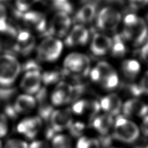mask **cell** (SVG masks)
Instances as JSON below:
<instances>
[{
    "instance_id": "cell-22",
    "label": "cell",
    "mask_w": 148,
    "mask_h": 148,
    "mask_svg": "<svg viewBox=\"0 0 148 148\" xmlns=\"http://www.w3.org/2000/svg\"><path fill=\"white\" fill-rule=\"evenodd\" d=\"M113 118L110 115L105 113L96 116L92 121V126L101 135L107 134L113 125Z\"/></svg>"
},
{
    "instance_id": "cell-33",
    "label": "cell",
    "mask_w": 148,
    "mask_h": 148,
    "mask_svg": "<svg viewBox=\"0 0 148 148\" xmlns=\"http://www.w3.org/2000/svg\"><path fill=\"white\" fill-rule=\"evenodd\" d=\"M5 148H29V146L25 141L12 138L8 140L5 144Z\"/></svg>"
},
{
    "instance_id": "cell-37",
    "label": "cell",
    "mask_w": 148,
    "mask_h": 148,
    "mask_svg": "<svg viewBox=\"0 0 148 148\" xmlns=\"http://www.w3.org/2000/svg\"><path fill=\"white\" fill-rule=\"evenodd\" d=\"M129 3L133 9H140L148 4V0H129Z\"/></svg>"
},
{
    "instance_id": "cell-36",
    "label": "cell",
    "mask_w": 148,
    "mask_h": 148,
    "mask_svg": "<svg viewBox=\"0 0 148 148\" xmlns=\"http://www.w3.org/2000/svg\"><path fill=\"white\" fill-rule=\"evenodd\" d=\"M142 93H146L148 95V71L144 74L142 77L140 83L139 84Z\"/></svg>"
},
{
    "instance_id": "cell-10",
    "label": "cell",
    "mask_w": 148,
    "mask_h": 148,
    "mask_svg": "<svg viewBox=\"0 0 148 148\" xmlns=\"http://www.w3.org/2000/svg\"><path fill=\"white\" fill-rule=\"evenodd\" d=\"M71 19L68 14L58 11L54 15L49 28V32L53 37H63L68 33L71 26Z\"/></svg>"
},
{
    "instance_id": "cell-12",
    "label": "cell",
    "mask_w": 148,
    "mask_h": 148,
    "mask_svg": "<svg viewBox=\"0 0 148 148\" xmlns=\"http://www.w3.org/2000/svg\"><path fill=\"white\" fill-rule=\"evenodd\" d=\"M21 16L23 23L28 28L39 33H44L46 31V18L42 12L29 10Z\"/></svg>"
},
{
    "instance_id": "cell-25",
    "label": "cell",
    "mask_w": 148,
    "mask_h": 148,
    "mask_svg": "<svg viewBox=\"0 0 148 148\" xmlns=\"http://www.w3.org/2000/svg\"><path fill=\"white\" fill-rule=\"evenodd\" d=\"M112 54L114 57H121L125 55L126 52L125 45L123 43L122 37L120 35H116L112 40Z\"/></svg>"
},
{
    "instance_id": "cell-19",
    "label": "cell",
    "mask_w": 148,
    "mask_h": 148,
    "mask_svg": "<svg viewBox=\"0 0 148 148\" xmlns=\"http://www.w3.org/2000/svg\"><path fill=\"white\" fill-rule=\"evenodd\" d=\"M99 104L101 109L111 116L119 114L123 106L121 99L116 94H110L103 97Z\"/></svg>"
},
{
    "instance_id": "cell-8",
    "label": "cell",
    "mask_w": 148,
    "mask_h": 148,
    "mask_svg": "<svg viewBox=\"0 0 148 148\" xmlns=\"http://www.w3.org/2000/svg\"><path fill=\"white\" fill-rule=\"evenodd\" d=\"M50 127L55 133L69 129L73 123L72 112L70 109L54 110L49 118Z\"/></svg>"
},
{
    "instance_id": "cell-29",
    "label": "cell",
    "mask_w": 148,
    "mask_h": 148,
    "mask_svg": "<svg viewBox=\"0 0 148 148\" xmlns=\"http://www.w3.org/2000/svg\"><path fill=\"white\" fill-rule=\"evenodd\" d=\"M61 75L58 71H47L42 74V81L45 84H54L59 81Z\"/></svg>"
},
{
    "instance_id": "cell-39",
    "label": "cell",
    "mask_w": 148,
    "mask_h": 148,
    "mask_svg": "<svg viewBox=\"0 0 148 148\" xmlns=\"http://www.w3.org/2000/svg\"><path fill=\"white\" fill-rule=\"evenodd\" d=\"M29 148H50L46 142L44 141H35L29 146Z\"/></svg>"
},
{
    "instance_id": "cell-30",
    "label": "cell",
    "mask_w": 148,
    "mask_h": 148,
    "mask_svg": "<svg viewBox=\"0 0 148 148\" xmlns=\"http://www.w3.org/2000/svg\"><path fill=\"white\" fill-rule=\"evenodd\" d=\"M52 3L59 12H63L68 15V13L72 11V6L68 0H52Z\"/></svg>"
},
{
    "instance_id": "cell-26",
    "label": "cell",
    "mask_w": 148,
    "mask_h": 148,
    "mask_svg": "<svg viewBox=\"0 0 148 148\" xmlns=\"http://www.w3.org/2000/svg\"><path fill=\"white\" fill-rule=\"evenodd\" d=\"M52 139L53 148H72V140L69 136L58 134Z\"/></svg>"
},
{
    "instance_id": "cell-3",
    "label": "cell",
    "mask_w": 148,
    "mask_h": 148,
    "mask_svg": "<svg viewBox=\"0 0 148 148\" xmlns=\"http://www.w3.org/2000/svg\"><path fill=\"white\" fill-rule=\"evenodd\" d=\"M139 129L135 123L123 116L116 119L114 126V138L124 143H133L138 138Z\"/></svg>"
},
{
    "instance_id": "cell-44",
    "label": "cell",
    "mask_w": 148,
    "mask_h": 148,
    "mask_svg": "<svg viewBox=\"0 0 148 148\" xmlns=\"http://www.w3.org/2000/svg\"><path fill=\"white\" fill-rule=\"evenodd\" d=\"M144 148H148V146H146V147H144Z\"/></svg>"
},
{
    "instance_id": "cell-34",
    "label": "cell",
    "mask_w": 148,
    "mask_h": 148,
    "mask_svg": "<svg viewBox=\"0 0 148 148\" xmlns=\"http://www.w3.org/2000/svg\"><path fill=\"white\" fill-rule=\"evenodd\" d=\"M8 22V12L6 7L0 2V30L9 25Z\"/></svg>"
},
{
    "instance_id": "cell-11",
    "label": "cell",
    "mask_w": 148,
    "mask_h": 148,
    "mask_svg": "<svg viewBox=\"0 0 148 148\" xmlns=\"http://www.w3.org/2000/svg\"><path fill=\"white\" fill-rule=\"evenodd\" d=\"M42 125V119L38 116L28 117L18 123L17 131L25 138L33 140L37 136Z\"/></svg>"
},
{
    "instance_id": "cell-43",
    "label": "cell",
    "mask_w": 148,
    "mask_h": 148,
    "mask_svg": "<svg viewBox=\"0 0 148 148\" xmlns=\"http://www.w3.org/2000/svg\"><path fill=\"white\" fill-rule=\"evenodd\" d=\"M5 1V0H0V1Z\"/></svg>"
},
{
    "instance_id": "cell-40",
    "label": "cell",
    "mask_w": 148,
    "mask_h": 148,
    "mask_svg": "<svg viewBox=\"0 0 148 148\" xmlns=\"http://www.w3.org/2000/svg\"><path fill=\"white\" fill-rule=\"evenodd\" d=\"M142 131L144 135L148 136V115L145 116L141 126Z\"/></svg>"
},
{
    "instance_id": "cell-17",
    "label": "cell",
    "mask_w": 148,
    "mask_h": 148,
    "mask_svg": "<svg viewBox=\"0 0 148 148\" xmlns=\"http://www.w3.org/2000/svg\"><path fill=\"white\" fill-rule=\"evenodd\" d=\"M100 109L101 107L99 102L96 100H79L74 102L72 106V111L76 114H88L90 117L94 118L99 112Z\"/></svg>"
},
{
    "instance_id": "cell-18",
    "label": "cell",
    "mask_w": 148,
    "mask_h": 148,
    "mask_svg": "<svg viewBox=\"0 0 148 148\" xmlns=\"http://www.w3.org/2000/svg\"><path fill=\"white\" fill-rule=\"evenodd\" d=\"M36 99L33 95L23 93L17 96L12 108L16 114H24L32 111L36 107Z\"/></svg>"
},
{
    "instance_id": "cell-13",
    "label": "cell",
    "mask_w": 148,
    "mask_h": 148,
    "mask_svg": "<svg viewBox=\"0 0 148 148\" xmlns=\"http://www.w3.org/2000/svg\"><path fill=\"white\" fill-rule=\"evenodd\" d=\"M35 38L29 31L22 30L16 37L14 47L16 51L23 55H27L35 46Z\"/></svg>"
},
{
    "instance_id": "cell-20",
    "label": "cell",
    "mask_w": 148,
    "mask_h": 148,
    "mask_svg": "<svg viewBox=\"0 0 148 148\" xmlns=\"http://www.w3.org/2000/svg\"><path fill=\"white\" fill-rule=\"evenodd\" d=\"M72 86L65 82H60L54 89L51 96V103L55 106L67 104Z\"/></svg>"
},
{
    "instance_id": "cell-2",
    "label": "cell",
    "mask_w": 148,
    "mask_h": 148,
    "mask_svg": "<svg viewBox=\"0 0 148 148\" xmlns=\"http://www.w3.org/2000/svg\"><path fill=\"white\" fill-rule=\"evenodd\" d=\"M22 67L19 61L10 54H0V87L12 86L19 76Z\"/></svg>"
},
{
    "instance_id": "cell-6",
    "label": "cell",
    "mask_w": 148,
    "mask_h": 148,
    "mask_svg": "<svg viewBox=\"0 0 148 148\" xmlns=\"http://www.w3.org/2000/svg\"><path fill=\"white\" fill-rule=\"evenodd\" d=\"M121 20L120 12L112 7H104L100 10L97 17V26L100 30L114 31Z\"/></svg>"
},
{
    "instance_id": "cell-31",
    "label": "cell",
    "mask_w": 148,
    "mask_h": 148,
    "mask_svg": "<svg viewBox=\"0 0 148 148\" xmlns=\"http://www.w3.org/2000/svg\"><path fill=\"white\" fill-rule=\"evenodd\" d=\"M84 91H85V86L84 85L77 84L75 86H72L68 103L76 102L77 100L79 99V97L84 93Z\"/></svg>"
},
{
    "instance_id": "cell-35",
    "label": "cell",
    "mask_w": 148,
    "mask_h": 148,
    "mask_svg": "<svg viewBox=\"0 0 148 148\" xmlns=\"http://www.w3.org/2000/svg\"><path fill=\"white\" fill-rule=\"evenodd\" d=\"M9 123L7 117L3 113L0 112V138L4 137L8 133Z\"/></svg>"
},
{
    "instance_id": "cell-16",
    "label": "cell",
    "mask_w": 148,
    "mask_h": 148,
    "mask_svg": "<svg viewBox=\"0 0 148 148\" xmlns=\"http://www.w3.org/2000/svg\"><path fill=\"white\" fill-rule=\"evenodd\" d=\"M112 44V39L109 37L104 34L96 33L91 42V52L97 56L104 55L111 49Z\"/></svg>"
},
{
    "instance_id": "cell-38",
    "label": "cell",
    "mask_w": 148,
    "mask_h": 148,
    "mask_svg": "<svg viewBox=\"0 0 148 148\" xmlns=\"http://www.w3.org/2000/svg\"><path fill=\"white\" fill-rule=\"evenodd\" d=\"M140 55L145 62L148 65V39L142 47L140 51Z\"/></svg>"
},
{
    "instance_id": "cell-15",
    "label": "cell",
    "mask_w": 148,
    "mask_h": 148,
    "mask_svg": "<svg viewBox=\"0 0 148 148\" xmlns=\"http://www.w3.org/2000/svg\"><path fill=\"white\" fill-rule=\"evenodd\" d=\"M122 110L125 117L142 118L146 116L148 113L147 106L138 99H129L122 106Z\"/></svg>"
},
{
    "instance_id": "cell-14",
    "label": "cell",
    "mask_w": 148,
    "mask_h": 148,
    "mask_svg": "<svg viewBox=\"0 0 148 148\" xmlns=\"http://www.w3.org/2000/svg\"><path fill=\"white\" fill-rule=\"evenodd\" d=\"M88 30L82 25H76L68 33L65 39V44L70 47L84 45L88 42Z\"/></svg>"
},
{
    "instance_id": "cell-21",
    "label": "cell",
    "mask_w": 148,
    "mask_h": 148,
    "mask_svg": "<svg viewBox=\"0 0 148 148\" xmlns=\"http://www.w3.org/2000/svg\"><path fill=\"white\" fill-rule=\"evenodd\" d=\"M36 104L38 106V112L40 118L45 121L49 120L51 113L53 112V108L50 104L47 99V93L45 88H41L36 93L35 98Z\"/></svg>"
},
{
    "instance_id": "cell-1",
    "label": "cell",
    "mask_w": 148,
    "mask_h": 148,
    "mask_svg": "<svg viewBox=\"0 0 148 148\" xmlns=\"http://www.w3.org/2000/svg\"><path fill=\"white\" fill-rule=\"evenodd\" d=\"M148 28L143 18L134 14H129L124 18L122 37L138 46L146 41Z\"/></svg>"
},
{
    "instance_id": "cell-5",
    "label": "cell",
    "mask_w": 148,
    "mask_h": 148,
    "mask_svg": "<svg viewBox=\"0 0 148 148\" xmlns=\"http://www.w3.org/2000/svg\"><path fill=\"white\" fill-rule=\"evenodd\" d=\"M63 48V44L59 39L49 36L42 40L37 47V55L42 61L53 62L60 57Z\"/></svg>"
},
{
    "instance_id": "cell-41",
    "label": "cell",
    "mask_w": 148,
    "mask_h": 148,
    "mask_svg": "<svg viewBox=\"0 0 148 148\" xmlns=\"http://www.w3.org/2000/svg\"><path fill=\"white\" fill-rule=\"evenodd\" d=\"M0 148H3L2 144H1V141H0Z\"/></svg>"
},
{
    "instance_id": "cell-42",
    "label": "cell",
    "mask_w": 148,
    "mask_h": 148,
    "mask_svg": "<svg viewBox=\"0 0 148 148\" xmlns=\"http://www.w3.org/2000/svg\"><path fill=\"white\" fill-rule=\"evenodd\" d=\"M135 148H144V147H136Z\"/></svg>"
},
{
    "instance_id": "cell-7",
    "label": "cell",
    "mask_w": 148,
    "mask_h": 148,
    "mask_svg": "<svg viewBox=\"0 0 148 148\" xmlns=\"http://www.w3.org/2000/svg\"><path fill=\"white\" fill-rule=\"evenodd\" d=\"M99 73V83L105 89L112 90L118 86V76L112 65L106 62H100L96 67Z\"/></svg>"
},
{
    "instance_id": "cell-45",
    "label": "cell",
    "mask_w": 148,
    "mask_h": 148,
    "mask_svg": "<svg viewBox=\"0 0 148 148\" xmlns=\"http://www.w3.org/2000/svg\"><path fill=\"white\" fill-rule=\"evenodd\" d=\"M147 109H148V106H147Z\"/></svg>"
},
{
    "instance_id": "cell-28",
    "label": "cell",
    "mask_w": 148,
    "mask_h": 148,
    "mask_svg": "<svg viewBox=\"0 0 148 148\" xmlns=\"http://www.w3.org/2000/svg\"><path fill=\"white\" fill-rule=\"evenodd\" d=\"M39 0H14L15 7L17 11L21 15L29 10Z\"/></svg>"
},
{
    "instance_id": "cell-32",
    "label": "cell",
    "mask_w": 148,
    "mask_h": 148,
    "mask_svg": "<svg viewBox=\"0 0 148 148\" xmlns=\"http://www.w3.org/2000/svg\"><path fill=\"white\" fill-rule=\"evenodd\" d=\"M85 129L84 124L80 121L72 123L69 127L70 133L74 137H80Z\"/></svg>"
},
{
    "instance_id": "cell-4",
    "label": "cell",
    "mask_w": 148,
    "mask_h": 148,
    "mask_svg": "<svg viewBox=\"0 0 148 148\" xmlns=\"http://www.w3.org/2000/svg\"><path fill=\"white\" fill-rule=\"evenodd\" d=\"M65 71L73 76H86L90 71V61L86 55L80 53H72L65 58Z\"/></svg>"
},
{
    "instance_id": "cell-23",
    "label": "cell",
    "mask_w": 148,
    "mask_h": 148,
    "mask_svg": "<svg viewBox=\"0 0 148 148\" xmlns=\"http://www.w3.org/2000/svg\"><path fill=\"white\" fill-rule=\"evenodd\" d=\"M96 7L94 3H87L82 7L75 15V20L81 23H88L94 19Z\"/></svg>"
},
{
    "instance_id": "cell-9",
    "label": "cell",
    "mask_w": 148,
    "mask_h": 148,
    "mask_svg": "<svg viewBox=\"0 0 148 148\" xmlns=\"http://www.w3.org/2000/svg\"><path fill=\"white\" fill-rule=\"evenodd\" d=\"M42 82L40 71H27L21 80L20 87L24 91V93L32 95L33 94H36L40 91Z\"/></svg>"
},
{
    "instance_id": "cell-27",
    "label": "cell",
    "mask_w": 148,
    "mask_h": 148,
    "mask_svg": "<svg viewBox=\"0 0 148 148\" xmlns=\"http://www.w3.org/2000/svg\"><path fill=\"white\" fill-rule=\"evenodd\" d=\"M100 147L98 140L87 137H80L76 146V148H100Z\"/></svg>"
},
{
    "instance_id": "cell-24",
    "label": "cell",
    "mask_w": 148,
    "mask_h": 148,
    "mask_svg": "<svg viewBox=\"0 0 148 148\" xmlns=\"http://www.w3.org/2000/svg\"><path fill=\"white\" fill-rule=\"evenodd\" d=\"M121 70L124 76L129 80H133L140 71V65L134 59H126L121 64Z\"/></svg>"
}]
</instances>
